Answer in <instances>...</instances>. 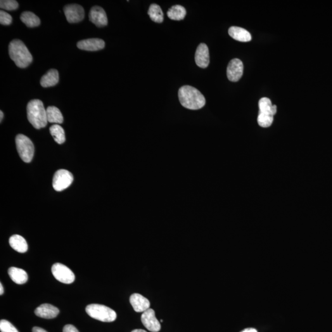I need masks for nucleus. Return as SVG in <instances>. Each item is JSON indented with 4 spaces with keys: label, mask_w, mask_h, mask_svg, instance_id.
Returning a JSON list of instances; mask_svg holds the SVG:
<instances>
[{
    "label": "nucleus",
    "mask_w": 332,
    "mask_h": 332,
    "mask_svg": "<svg viewBox=\"0 0 332 332\" xmlns=\"http://www.w3.org/2000/svg\"><path fill=\"white\" fill-rule=\"evenodd\" d=\"M179 98L182 105L189 110H199L206 105L205 96L199 90L190 86L180 87Z\"/></svg>",
    "instance_id": "obj_1"
},
{
    "label": "nucleus",
    "mask_w": 332,
    "mask_h": 332,
    "mask_svg": "<svg viewBox=\"0 0 332 332\" xmlns=\"http://www.w3.org/2000/svg\"><path fill=\"white\" fill-rule=\"evenodd\" d=\"M11 59L20 68H26L32 62L33 57L27 46L20 40H14L9 45Z\"/></svg>",
    "instance_id": "obj_2"
},
{
    "label": "nucleus",
    "mask_w": 332,
    "mask_h": 332,
    "mask_svg": "<svg viewBox=\"0 0 332 332\" xmlns=\"http://www.w3.org/2000/svg\"><path fill=\"white\" fill-rule=\"evenodd\" d=\"M27 113L28 121L35 129H40L46 126L48 122L46 110L40 100H32L28 103Z\"/></svg>",
    "instance_id": "obj_3"
},
{
    "label": "nucleus",
    "mask_w": 332,
    "mask_h": 332,
    "mask_svg": "<svg viewBox=\"0 0 332 332\" xmlns=\"http://www.w3.org/2000/svg\"><path fill=\"white\" fill-rule=\"evenodd\" d=\"M259 115L258 123L261 127H269L273 122L274 116L277 112V106L272 105L271 100L263 97L259 101Z\"/></svg>",
    "instance_id": "obj_4"
},
{
    "label": "nucleus",
    "mask_w": 332,
    "mask_h": 332,
    "mask_svg": "<svg viewBox=\"0 0 332 332\" xmlns=\"http://www.w3.org/2000/svg\"><path fill=\"white\" fill-rule=\"evenodd\" d=\"M86 311L92 318L104 322L115 321L117 317L115 311L103 305H89L86 308Z\"/></svg>",
    "instance_id": "obj_5"
},
{
    "label": "nucleus",
    "mask_w": 332,
    "mask_h": 332,
    "mask_svg": "<svg viewBox=\"0 0 332 332\" xmlns=\"http://www.w3.org/2000/svg\"><path fill=\"white\" fill-rule=\"evenodd\" d=\"M16 148L22 161L30 163L34 155L35 148L32 141L23 134H19L16 138Z\"/></svg>",
    "instance_id": "obj_6"
},
{
    "label": "nucleus",
    "mask_w": 332,
    "mask_h": 332,
    "mask_svg": "<svg viewBox=\"0 0 332 332\" xmlns=\"http://www.w3.org/2000/svg\"><path fill=\"white\" fill-rule=\"evenodd\" d=\"M51 271L54 277L62 283L70 284L75 281V276L73 272L69 268L62 263H57L54 264Z\"/></svg>",
    "instance_id": "obj_7"
},
{
    "label": "nucleus",
    "mask_w": 332,
    "mask_h": 332,
    "mask_svg": "<svg viewBox=\"0 0 332 332\" xmlns=\"http://www.w3.org/2000/svg\"><path fill=\"white\" fill-rule=\"evenodd\" d=\"M73 181L72 173L65 169L58 170L54 175L53 186L57 191H62L71 186Z\"/></svg>",
    "instance_id": "obj_8"
},
{
    "label": "nucleus",
    "mask_w": 332,
    "mask_h": 332,
    "mask_svg": "<svg viewBox=\"0 0 332 332\" xmlns=\"http://www.w3.org/2000/svg\"><path fill=\"white\" fill-rule=\"evenodd\" d=\"M66 20L70 23L81 22L84 18V10L79 4H68L63 9Z\"/></svg>",
    "instance_id": "obj_9"
},
{
    "label": "nucleus",
    "mask_w": 332,
    "mask_h": 332,
    "mask_svg": "<svg viewBox=\"0 0 332 332\" xmlns=\"http://www.w3.org/2000/svg\"><path fill=\"white\" fill-rule=\"evenodd\" d=\"M141 321L145 327L149 331L158 332L161 330L160 322L156 318L155 311L151 308L143 312Z\"/></svg>",
    "instance_id": "obj_10"
},
{
    "label": "nucleus",
    "mask_w": 332,
    "mask_h": 332,
    "mask_svg": "<svg viewBox=\"0 0 332 332\" xmlns=\"http://www.w3.org/2000/svg\"><path fill=\"white\" fill-rule=\"evenodd\" d=\"M244 65L238 59H232L227 67V77L232 82H238L243 77Z\"/></svg>",
    "instance_id": "obj_11"
},
{
    "label": "nucleus",
    "mask_w": 332,
    "mask_h": 332,
    "mask_svg": "<svg viewBox=\"0 0 332 332\" xmlns=\"http://www.w3.org/2000/svg\"><path fill=\"white\" fill-rule=\"evenodd\" d=\"M89 21L99 27H105L108 24L105 11L100 6L92 7L89 13Z\"/></svg>",
    "instance_id": "obj_12"
},
{
    "label": "nucleus",
    "mask_w": 332,
    "mask_h": 332,
    "mask_svg": "<svg viewBox=\"0 0 332 332\" xmlns=\"http://www.w3.org/2000/svg\"><path fill=\"white\" fill-rule=\"evenodd\" d=\"M195 62L199 67L207 68L210 62L209 51L205 43L199 45L195 54Z\"/></svg>",
    "instance_id": "obj_13"
},
{
    "label": "nucleus",
    "mask_w": 332,
    "mask_h": 332,
    "mask_svg": "<svg viewBox=\"0 0 332 332\" xmlns=\"http://www.w3.org/2000/svg\"><path fill=\"white\" fill-rule=\"evenodd\" d=\"M129 301L135 311L137 312L146 311L150 307V302L148 299L139 293L132 294Z\"/></svg>",
    "instance_id": "obj_14"
},
{
    "label": "nucleus",
    "mask_w": 332,
    "mask_h": 332,
    "mask_svg": "<svg viewBox=\"0 0 332 332\" xmlns=\"http://www.w3.org/2000/svg\"><path fill=\"white\" fill-rule=\"evenodd\" d=\"M105 42L99 39H90L82 40L78 42V48L87 51H99L105 47Z\"/></svg>",
    "instance_id": "obj_15"
},
{
    "label": "nucleus",
    "mask_w": 332,
    "mask_h": 332,
    "mask_svg": "<svg viewBox=\"0 0 332 332\" xmlns=\"http://www.w3.org/2000/svg\"><path fill=\"white\" fill-rule=\"evenodd\" d=\"M35 313L38 317L50 319L55 318L58 316L59 310L58 308L53 305L45 303V304H42L38 307L35 310Z\"/></svg>",
    "instance_id": "obj_16"
},
{
    "label": "nucleus",
    "mask_w": 332,
    "mask_h": 332,
    "mask_svg": "<svg viewBox=\"0 0 332 332\" xmlns=\"http://www.w3.org/2000/svg\"><path fill=\"white\" fill-rule=\"evenodd\" d=\"M228 33L230 37L237 41L248 42L252 40L250 33L243 28L233 26L229 28Z\"/></svg>",
    "instance_id": "obj_17"
},
{
    "label": "nucleus",
    "mask_w": 332,
    "mask_h": 332,
    "mask_svg": "<svg viewBox=\"0 0 332 332\" xmlns=\"http://www.w3.org/2000/svg\"><path fill=\"white\" fill-rule=\"evenodd\" d=\"M9 244L12 248L20 253H25L28 250V244L22 236L15 234L9 238Z\"/></svg>",
    "instance_id": "obj_18"
},
{
    "label": "nucleus",
    "mask_w": 332,
    "mask_h": 332,
    "mask_svg": "<svg viewBox=\"0 0 332 332\" xmlns=\"http://www.w3.org/2000/svg\"><path fill=\"white\" fill-rule=\"evenodd\" d=\"M8 274L13 281L18 284H23L28 281V274L24 270L19 268L11 267L8 270Z\"/></svg>",
    "instance_id": "obj_19"
},
{
    "label": "nucleus",
    "mask_w": 332,
    "mask_h": 332,
    "mask_svg": "<svg viewBox=\"0 0 332 332\" xmlns=\"http://www.w3.org/2000/svg\"><path fill=\"white\" fill-rule=\"evenodd\" d=\"M59 80V76L58 70L51 69L49 70L43 77H42L40 84L43 87H52L58 84Z\"/></svg>",
    "instance_id": "obj_20"
},
{
    "label": "nucleus",
    "mask_w": 332,
    "mask_h": 332,
    "mask_svg": "<svg viewBox=\"0 0 332 332\" xmlns=\"http://www.w3.org/2000/svg\"><path fill=\"white\" fill-rule=\"evenodd\" d=\"M47 122L56 123V124H62L63 122L62 114L58 108L54 106H50L46 109Z\"/></svg>",
    "instance_id": "obj_21"
},
{
    "label": "nucleus",
    "mask_w": 332,
    "mask_h": 332,
    "mask_svg": "<svg viewBox=\"0 0 332 332\" xmlns=\"http://www.w3.org/2000/svg\"><path fill=\"white\" fill-rule=\"evenodd\" d=\"M21 20L28 27H36L40 25V20L34 13L25 11L21 14Z\"/></svg>",
    "instance_id": "obj_22"
},
{
    "label": "nucleus",
    "mask_w": 332,
    "mask_h": 332,
    "mask_svg": "<svg viewBox=\"0 0 332 332\" xmlns=\"http://www.w3.org/2000/svg\"><path fill=\"white\" fill-rule=\"evenodd\" d=\"M187 11L184 6L175 5L171 7L167 11V15L170 20L181 21L186 18Z\"/></svg>",
    "instance_id": "obj_23"
},
{
    "label": "nucleus",
    "mask_w": 332,
    "mask_h": 332,
    "mask_svg": "<svg viewBox=\"0 0 332 332\" xmlns=\"http://www.w3.org/2000/svg\"><path fill=\"white\" fill-rule=\"evenodd\" d=\"M148 14L151 20L156 23H162L164 21V14L161 7L158 4H152L149 6Z\"/></svg>",
    "instance_id": "obj_24"
},
{
    "label": "nucleus",
    "mask_w": 332,
    "mask_h": 332,
    "mask_svg": "<svg viewBox=\"0 0 332 332\" xmlns=\"http://www.w3.org/2000/svg\"><path fill=\"white\" fill-rule=\"evenodd\" d=\"M50 133L54 141L58 144H62L65 142V131L59 124H54L49 129Z\"/></svg>",
    "instance_id": "obj_25"
},
{
    "label": "nucleus",
    "mask_w": 332,
    "mask_h": 332,
    "mask_svg": "<svg viewBox=\"0 0 332 332\" xmlns=\"http://www.w3.org/2000/svg\"><path fill=\"white\" fill-rule=\"evenodd\" d=\"M0 7L1 9L8 11H14L18 9L19 4L14 0H1L0 1Z\"/></svg>",
    "instance_id": "obj_26"
},
{
    "label": "nucleus",
    "mask_w": 332,
    "mask_h": 332,
    "mask_svg": "<svg viewBox=\"0 0 332 332\" xmlns=\"http://www.w3.org/2000/svg\"><path fill=\"white\" fill-rule=\"evenodd\" d=\"M0 331L1 332H19L18 329L6 320H1L0 321Z\"/></svg>",
    "instance_id": "obj_27"
},
{
    "label": "nucleus",
    "mask_w": 332,
    "mask_h": 332,
    "mask_svg": "<svg viewBox=\"0 0 332 332\" xmlns=\"http://www.w3.org/2000/svg\"><path fill=\"white\" fill-rule=\"evenodd\" d=\"M13 21V18L10 14L3 11H0V23L4 25H10Z\"/></svg>",
    "instance_id": "obj_28"
},
{
    "label": "nucleus",
    "mask_w": 332,
    "mask_h": 332,
    "mask_svg": "<svg viewBox=\"0 0 332 332\" xmlns=\"http://www.w3.org/2000/svg\"><path fill=\"white\" fill-rule=\"evenodd\" d=\"M63 332H80L78 331V329L76 328L75 326L73 325L68 324L66 325L65 327H63Z\"/></svg>",
    "instance_id": "obj_29"
},
{
    "label": "nucleus",
    "mask_w": 332,
    "mask_h": 332,
    "mask_svg": "<svg viewBox=\"0 0 332 332\" xmlns=\"http://www.w3.org/2000/svg\"><path fill=\"white\" fill-rule=\"evenodd\" d=\"M32 332H47L46 331H45L44 329L40 328V327H33L32 329Z\"/></svg>",
    "instance_id": "obj_30"
},
{
    "label": "nucleus",
    "mask_w": 332,
    "mask_h": 332,
    "mask_svg": "<svg viewBox=\"0 0 332 332\" xmlns=\"http://www.w3.org/2000/svg\"><path fill=\"white\" fill-rule=\"evenodd\" d=\"M241 332H258L257 330L253 328H248L244 329Z\"/></svg>",
    "instance_id": "obj_31"
},
{
    "label": "nucleus",
    "mask_w": 332,
    "mask_h": 332,
    "mask_svg": "<svg viewBox=\"0 0 332 332\" xmlns=\"http://www.w3.org/2000/svg\"><path fill=\"white\" fill-rule=\"evenodd\" d=\"M4 293V289H3V285H2V284H0V295H3Z\"/></svg>",
    "instance_id": "obj_32"
},
{
    "label": "nucleus",
    "mask_w": 332,
    "mask_h": 332,
    "mask_svg": "<svg viewBox=\"0 0 332 332\" xmlns=\"http://www.w3.org/2000/svg\"><path fill=\"white\" fill-rule=\"evenodd\" d=\"M131 332H147L145 331H144L143 329H135L134 331H132Z\"/></svg>",
    "instance_id": "obj_33"
},
{
    "label": "nucleus",
    "mask_w": 332,
    "mask_h": 332,
    "mask_svg": "<svg viewBox=\"0 0 332 332\" xmlns=\"http://www.w3.org/2000/svg\"><path fill=\"white\" fill-rule=\"evenodd\" d=\"M3 111H0V121H1V122H2V120H3Z\"/></svg>",
    "instance_id": "obj_34"
}]
</instances>
